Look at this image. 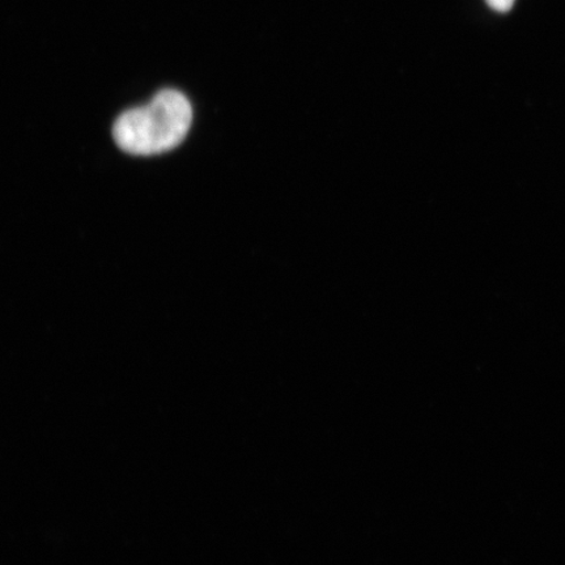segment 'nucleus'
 <instances>
[{"instance_id": "1", "label": "nucleus", "mask_w": 565, "mask_h": 565, "mask_svg": "<svg viewBox=\"0 0 565 565\" xmlns=\"http://www.w3.org/2000/svg\"><path fill=\"white\" fill-rule=\"evenodd\" d=\"M192 122L193 108L186 96L164 89L150 104L122 113L113 126V138L127 153L153 157L179 147Z\"/></svg>"}, {"instance_id": "2", "label": "nucleus", "mask_w": 565, "mask_h": 565, "mask_svg": "<svg viewBox=\"0 0 565 565\" xmlns=\"http://www.w3.org/2000/svg\"><path fill=\"white\" fill-rule=\"evenodd\" d=\"M486 2L491 9L499 12L510 11L514 4V0H486Z\"/></svg>"}]
</instances>
